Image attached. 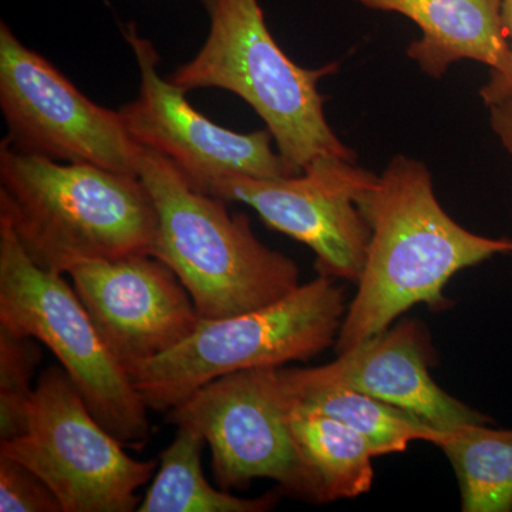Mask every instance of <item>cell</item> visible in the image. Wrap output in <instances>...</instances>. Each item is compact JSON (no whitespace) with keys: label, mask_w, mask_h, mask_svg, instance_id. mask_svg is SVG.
Returning <instances> with one entry per match:
<instances>
[{"label":"cell","mask_w":512,"mask_h":512,"mask_svg":"<svg viewBox=\"0 0 512 512\" xmlns=\"http://www.w3.org/2000/svg\"><path fill=\"white\" fill-rule=\"evenodd\" d=\"M42 348L33 338L0 328V441L28 429L36 386H32Z\"/></svg>","instance_id":"obj_19"},{"label":"cell","mask_w":512,"mask_h":512,"mask_svg":"<svg viewBox=\"0 0 512 512\" xmlns=\"http://www.w3.org/2000/svg\"><path fill=\"white\" fill-rule=\"evenodd\" d=\"M282 389L289 407L322 414L346 424L365 437L376 457L404 453L413 441H427L439 446L444 436L413 414L369 394L342 387L293 390L284 383Z\"/></svg>","instance_id":"obj_17"},{"label":"cell","mask_w":512,"mask_h":512,"mask_svg":"<svg viewBox=\"0 0 512 512\" xmlns=\"http://www.w3.org/2000/svg\"><path fill=\"white\" fill-rule=\"evenodd\" d=\"M345 291L319 275L278 302L221 319H202L184 342L131 375L148 410L168 412L195 390L231 373L309 360L335 346Z\"/></svg>","instance_id":"obj_5"},{"label":"cell","mask_w":512,"mask_h":512,"mask_svg":"<svg viewBox=\"0 0 512 512\" xmlns=\"http://www.w3.org/2000/svg\"><path fill=\"white\" fill-rule=\"evenodd\" d=\"M207 441L190 427H177L173 443L160 456L153 484L138 505L140 512H264L278 503L279 494L241 498L212 487L202 470Z\"/></svg>","instance_id":"obj_15"},{"label":"cell","mask_w":512,"mask_h":512,"mask_svg":"<svg viewBox=\"0 0 512 512\" xmlns=\"http://www.w3.org/2000/svg\"><path fill=\"white\" fill-rule=\"evenodd\" d=\"M0 328L52 350L90 412L121 444L146 443L147 406L104 345L76 291L63 274L36 265L2 218Z\"/></svg>","instance_id":"obj_6"},{"label":"cell","mask_w":512,"mask_h":512,"mask_svg":"<svg viewBox=\"0 0 512 512\" xmlns=\"http://www.w3.org/2000/svg\"><path fill=\"white\" fill-rule=\"evenodd\" d=\"M0 109L20 153L136 175L141 146L120 111L84 96L45 57L0 25Z\"/></svg>","instance_id":"obj_9"},{"label":"cell","mask_w":512,"mask_h":512,"mask_svg":"<svg viewBox=\"0 0 512 512\" xmlns=\"http://www.w3.org/2000/svg\"><path fill=\"white\" fill-rule=\"evenodd\" d=\"M380 12L406 16L421 30L407 56L421 72L441 79L451 64L473 60L491 74L510 69L511 50L503 23V0H353Z\"/></svg>","instance_id":"obj_14"},{"label":"cell","mask_w":512,"mask_h":512,"mask_svg":"<svg viewBox=\"0 0 512 512\" xmlns=\"http://www.w3.org/2000/svg\"><path fill=\"white\" fill-rule=\"evenodd\" d=\"M138 177L157 210L153 256L173 269L202 319L256 311L301 285L295 261L262 244L247 215L195 190L161 154L141 147Z\"/></svg>","instance_id":"obj_3"},{"label":"cell","mask_w":512,"mask_h":512,"mask_svg":"<svg viewBox=\"0 0 512 512\" xmlns=\"http://www.w3.org/2000/svg\"><path fill=\"white\" fill-rule=\"evenodd\" d=\"M488 110H490V126L495 136L505 150L512 154V96L488 107Z\"/></svg>","instance_id":"obj_22"},{"label":"cell","mask_w":512,"mask_h":512,"mask_svg":"<svg viewBox=\"0 0 512 512\" xmlns=\"http://www.w3.org/2000/svg\"><path fill=\"white\" fill-rule=\"evenodd\" d=\"M0 218L36 265L67 275L84 261L153 255L157 210L136 175L0 146Z\"/></svg>","instance_id":"obj_2"},{"label":"cell","mask_w":512,"mask_h":512,"mask_svg":"<svg viewBox=\"0 0 512 512\" xmlns=\"http://www.w3.org/2000/svg\"><path fill=\"white\" fill-rule=\"evenodd\" d=\"M430 343L417 320H403L372 338L338 353L328 365L284 369L279 376L288 389L342 387L393 404L441 433L490 417L441 389L430 375Z\"/></svg>","instance_id":"obj_13"},{"label":"cell","mask_w":512,"mask_h":512,"mask_svg":"<svg viewBox=\"0 0 512 512\" xmlns=\"http://www.w3.org/2000/svg\"><path fill=\"white\" fill-rule=\"evenodd\" d=\"M377 174L356 161L320 156L292 177H229L210 195L248 205L266 227L312 249L319 275L359 281L365 266L370 227L356 197Z\"/></svg>","instance_id":"obj_11"},{"label":"cell","mask_w":512,"mask_h":512,"mask_svg":"<svg viewBox=\"0 0 512 512\" xmlns=\"http://www.w3.org/2000/svg\"><path fill=\"white\" fill-rule=\"evenodd\" d=\"M210 32L200 52L170 77L185 92L227 90L241 97L264 120L276 150L302 171L320 156L356 161L325 114L318 84L338 73L339 64L305 69L285 55L265 22L259 0H202Z\"/></svg>","instance_id":"obj_4"},{"label":"cell","mask_w":512,"mask_h":512,"mask_svg":"<svg viewBox=\"0 0 512 512\" xmlns=\"http://www.w3.org/2000/svg\"><path fill=\"white\" fill-rule=\"evenodd\" d=\"M503 23L510 42L511 64L504 74H491L490 80L481 87L480 97L487 107L512 96V0H503Z\"/></svg>","instance_id":"obj_21"},{"label":"cell","mask_w":512,"mask_h":512,"mask_svg":"<svg viewBox=\"0 0 512 512\" xmlns=\"http://www.w3.org/2000/svg\"><path fill=\"white\" fill-rule=\"evenodd\" d=\"M456 471L463 512H512V429L474 423L439 446Z\"/></svg>","instance_id":"obj_18"},{"label":"cell","mask_w":512,"mask_h":512,"mask_svg":"<svg viewBox=\"0 0 512 512\" xmlns=\"http://www.w3.org/2000/svg\"><path fill=\"white\" fill-rule=\"evenodd\" d=\"M167 421L204 437L211 447L215 483L222 490H242L256 478H268L288 497L326 504L322 485L289 429L279 367L212 380L168 410Z\"/></svg>","instance_id":"obj_8"},{"label":"cell","mask_w":512,"mask_h":512,"mask_svg":"<svg viewBox=\"0 0 512 512\" xmlns=\"http://www.w3.org/2000/svg\"><path fill=\"white\" fill-rule=\"evenodd\" d=\"M0 454L42 478L63 512H131L157 461L128 456L104 429L66 370L50 366L36 383L28 429L0 441Z\"/></svg>","instance_id":"obj_7"},{"label":"cell","mask_w":512,"mask_h":512,"mask_svg":"<svg viewBox=\"0 0 512 512\" xmlns=\"http://www.w3.org/2000/svg\"><path fill=\"white\" fill-rule=\"evenodd\" d=\"M124 37L133 49L140 72V90L120 114L138 146L170 160L195 190L211 194L229 177L276 178L301 174L274 148L268 130L235 133L198 113L185 90L158 73L156 47L127 25Z\"/></svg>","instance_id":"obj_10"},{"label":"cell","mask_w":512,"mask_h":512,"mask_svg":"<svg viewBox=\"0 0 512 512\" xmlns=\"http://www.w3.org/2000/svg\"><path fill=\"white\" fill-rule=\"evenodd\" d=\"M67 275L104 345L130 377L184 342L200 323L190 293L156 256L84 261Z\"/></svg>","instance_id":"obj_12"},{"label":"cell","mask_w":512,"mask_h":512,"mask_svg":"<svg viewBox=\"0 0 512 512\" xmlns=\"http://www.w3.org/2000/svg\"><path fill=\"white\" fill-rule=\"evenodd\" d=\"M0 511L63 512L62 504L25 464L0 454Z\"/></svg>","instance_id":"obj_20"},{"label":"cell","mask_w":512,"mask_h":512,"mask_svg":"<svg viewBox=\"0 0 512 512\" xmlns=\"http://www.w3.org/2000/svg\"><path fill=\"white\" fill-rule=\"evenodd\" d=\"M288 424L303 460L322 485L326 503L372 490L376 456L365 437L338 420L289 406Z\"/></svg>","instance_id":"obj_16"},{"label":"cell","mask_w":512,"mask_h":512,"mask_svg":"<svg viewBox=\"0 0 512 512\" xmlns=\"http://www.w3.org/2000/svg\"><path fill=\"white\" fill-rule=\"evenodd\" d=\"M357 205L370 227L365 266L336 339V353L383 332L413 306L443 309L457 272L512 252V239L461 227L444 210L421 161L396 156L360 192Z\"/></svg>","instance_id":"obj_1"}]
</instances>
